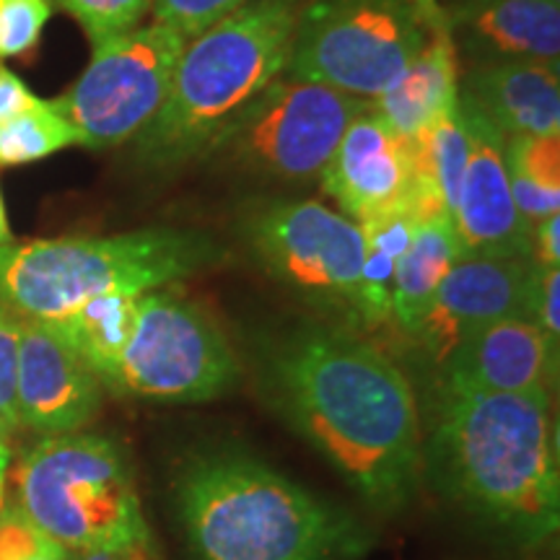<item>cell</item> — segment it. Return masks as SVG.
<instances>
[{"mask_svg":"<svg viewBox=\"0 0 560 560\" xmlns=\"http://www.w3.org/2000/svg\"><path fill=\"white\" fill-rule=\"evenodd\" d=\"M268 397L280 416L380 511L408 503L423 467L416 397L371 342L314 327L268 359Z\"/></svg>","mask_w":560,"mask_h":560,"instance_id":"1","label":"cell"},{"mask_svg":"<svg viewBox=\"0 0 560 560\" xmlns=\"http://www.w3.org/2000/svg\"><path fill=\"white\" fill-rule=\"evenodd\" d=\"M550 395H444L423 454L446 499L527 545L560 520Z\"/></svg>","mask_w":560,"mask_h":560,"instance_id":"2","label":"cell"},{"mask_svg":"<svg viewBox=\"0 0 560 560\" xmlns=\"http://www.w3.org/2000/svg\"><path fill=\"white\" fill-rule=\"evenodd\" d=\"M174 501L198 560H359L369 550L353 514L244 452L195 454Z\"/></svg>","mask_w":560,"mask_h":560,"instance_id":"3","label":"cell"},{"mask_svg":"<svg viewBox=\"0 0 560 560\" xmlns=\"http://www.w3.org/2000/svg\"><path fill=\"white\" fill-rule=\"evenodd\" d=\"M301 0H247L182 50L170 94L140 132L151 164H179L215 145L285 68Z\"/></svg>","mask_w":560,"mask_h":560,"instance_id":"4","label":"cell"},{"mask_svg":"<svg viewBox=\"0 0 560 560\" xmlns=\"http://www.w3.org/2000/svg\"><path fill=\"white\" fill-rule=\"evenodd\" d=\"M219 260L206 236L145 229L0 244V304L19 317L55 322L104 293H149Z\"/></svg>","mask_w":560,"mask_h":560,"instance_id":"5","label":"cell"},{"mask_svg":"<svg viewBox=\"0 0 560 560\" xmlns=\"http://www.w3.org/2000/svg\"><path fill=\"white\" fill-rule=\"evenodd\" d=\"M16 488L19 509L70 552L153 545L130 462L107 436H45L21 459Z\"/></svg>","mask_w":560,"mask_h":560,"instance_id":"6","label":"cell"},{"mask_svg":"<svg viewBox=\"0 0 560 560\" xmlns=\"http://www.w3.org/2000/svg\"><path fill=\"white\" fill-rule=\"evenodd\" d=\"M412 0H317L301 11L285 68L355 100H380L429 39Z\"/></svg>","mask_w":560,"mask_h":560,"instance_id":"7","label":"cell"},{"mask_svg":"<svg viewBox=\"0 0 560 560\" xmlns=\"http://www.w3.org/2000/svg\"><path fill=\"white\" fill-rule=\"evenodd\" d=\"M240 361L210 314L170 291L138 299V322L109 389L151 402L195 405L221 397Z\"/></svg>","mask_w":560,"mask_h":560,"instance_id":"8","label":"cell"},{"mask_svg":"<svg viewBox=\"0 0 560 560\" xmlns=\"http://www.w3.org/2000/svg\"><path fill=\"white\" fill-rule=\"evenodd\" d=\"M187 39L153 21L94 47V58L55 109L73 125L79 145L112 149L143 132L170 94Z\"/></svg>","mask_w":560,"mask_h":560,"instance_id":"9","label":"cell"},{"mask_svg":"<svg viewBox=\"0 0 560 560\" xmlns=\"http://www.w3.org/2000/svg\"><path fill=\"white\" fill-rule=\"evenodd\" d=\"M366 107L317 81H272L215 145H229L244 164L272 177L310 179L325 172L348 125Z\"/></svg>","mask_w":560,"mask_h":560,"instance_id":"10","label":"cell"},{"mask_svg":"<svg viewBox=\"0 0 560 560\" xmlns=\"http://www.w3.org/2000/svg\"><path fill=\"white\" fill-rule=\"evenodd\" d=\"M252 249L291 289L340 301L359 317L366 240L355 221L314 200L276 202L249 226Z\"/></svg>","mask_w":560,"mask_h":560,"instance_id":"11","label":"cell"},{"mask_svg":"<svg viewBox=\"0 0 560 560\" xmlns=\"http://www.w3.org/2000/svg\"><path fill=\"white\" fill-rule=\"evenodd\" d=\"M470 130V159L452 213L462 257L532 260V226L516 210L506 170V138L459 96Z\"/></svg>","mask_w":560,"mask_h":560,"instance_id":"12","label":"cell"},{"mask_svg":"<svg viewBox=\"0 0 560 560\" xmlns=\"http://www.w3.org/2000/svg\"><path fill=\"white\" fill-rule=\"evenodd\" d=\"M532 270V260L462 257L439 283L429 312L410 338L433 361L444 363L454 346L480 327L509 317L529 319Z\"/></svg>","mask_w":560,"mask_h":560,"instance_id":"13","label":"cell"},{"mask_svg":"<svg viewBox=\"0 0 560 560\" xmlns=\"http://www.w3.org/2000/svg\"><path fill=\"white\" fill-rule=\"evenodd\" d=\"M16 402L21 425L62 436L94 420L102 382L47 322L21 317Z\"/></svg>","mask_w":560,"mask_h":560,"instance_id":"14","label":"cell"},{"mask_svg":"<svg viewBox=\"0 0 560 560\" xmlns=\"http://www.w3.org/2000/svg\"><path fill=\"white\" fill-rule=\"evenodd\" d=\"M322 177L325 190L359 226L387 210L408 208L412 192L410 140L397 136L374 107H366L348 125Z\"/></svg>","mask_w":560,"mask_h":560,"instance_id":"15","label":"cell"},{"mask_svg":"<svg viewBox=\"0 0 560 560\" xmlns=\"http://www.w3.org/2000/svg\"><path fill=\"white\" fill-rule=\"evenodd\" d=\"M441 366L444 395L552 392L558 350L550 348L535 322L509 317L467 335Z\"/></svg>","mask_w":560,"mask_h":560,"instance_id":"16","label":"cell"},{"mask_svg":"<svg viewBox=\"0 0 560 560\" xmlns=\"http://www.w3.org/2000/svg\"><path fill=\"white\" fill-rule=\"evenodd\" d=\"M462 100L503 138L560 136L558 68L499 60L475 70Z\"/></svg>","mask_w":560,"mask_h":560,"instance_id":"17","label":"cell"},{"mask_svg":"<svg viewBox=\"0 0 560 560\" xmlns=\"http://www.w3.org/2000/svg\"><path fill=\"white\" fill-rule=\"evenodd\" d=\"M459 102V55L450 21L433 26L402 75L376 100L374 112L397 136L416 138Z\"/></svg>","mask_w":560,"mask_h":560,"instance_id":"18","label":"cell"},{"mask_svg":"<svg viewBox=\"0 0 560 560\" xmlns=\"http://www.w3.org/2000/svg\"><path fill=\"white\" fill-rule=\"evenodd\" d=\"M457 21L503 60L558 68L560 11L552 0H470Z\"/></svg>","mask_w":560,"mask_h":560,"instance_id":"19","label":"cell"},{"mask_svg":"<svg viewBox=\"0 0 560 560\" xmlns=\"http://www.w3.org/2000/svg\"><path fill=\"white\" fill-rule=\"evenodd\" d=\"M462 260L457 231L450 215L420 223L410 247L397 260L395 289H392V317L405 335L429 312L439 283L454 262Z\"/></svg>","mask_w":560,"mask_h":560,"instance_id":"20","label":"cell"},{"mask_svg":"<svg viewBox=\"0 0 560 560\" xmlns=\"http://www.w3.org/2000/svg\"><path fill=\"white\" fill-rule=\"evenodd\" d=\"M136 293H104L89 299L68 317L47 322L66 346L79 353V359L100 376L102 384L112 387L122 353L138 322Z\"/></svg>","mask_w":560,"mask_h":560,"instance_id":"21","label":"cell"},{"mask_svg":"<svg viewBox=\"0 0 560 560\" xmlns=\"http://www.w3.org/2000/svg\"><path fill=\"white\" fill-rule=\"evenodd\" d=\"M79 143L73 125L52 102L37 100L30 109L0 122V166H21L47 159Z\"/></svg>","mask_w":560,"mask_h":560,"instance_id":"22","label":"cell"},{"mask_svg":"<svg viewBox=\"0 0 560 560\" xmlns=\"http://www.w3.org/2000/svg\"><path fill=\"white\" fill-rule=\"evenodd\" d=\"M55 3L79 21L94 47L136 30L138 21L151 9V0H55Z\"/></svg>","mask_w":560,"mask_h":560,"instance_id":"23","label":"cell"},{"mask_svg":"<svg viewBox=\"0 0 560 560\" xmlns=\"http://www.w3.org/2000/svg\"><path fill=\"white\" fill-rule=\"evenodd\" d=\"M50 16V0H0V58L34 50Z\"/></svg>","mask_w":560,"mask_h":560,"instance_id":"24","label":"cell"},{"mask_svg":"<svg viewBox=\"0 0 560 560\" xmlns=\"http://www.w3.org/2000/svg\"><path fill=\"white\" fill-rule=\"evenodd\" d=\"M70 550L45 535L19 506L0 509V560H68Z\"/></svg>","mask_w":560,"mask_h":560,"instance_id":"25","label":"cell"},{"mask_svg":"<svg viewBox=\"0 0 560 560\" xmlns=\"http://www.w3.org/2000/svg\"><path fill=\"white\" fill-rule=\"evenodd\" d=\"M244 3L247 0H151V9L161 24H170L190 42Z\"/></svg>","mask_w":560,"mask_h":560,"instance_id":"26","label":"cell"},{"mask_svg":"<svg viewBox=\"0 0 560 560\" xmlns=\"http://www.w3.org/2000/svg\"><path fill=\"white\" fill-rule=\"evenodd\" d=\"M19 338L21 317L5 304H0V425L9 433L21 425L16 402Z\"/></svg>","mask_w":560,"mask_h":560,"instance_id":"27","label":"cell"},{"mask_svg":"<svg viewBox=\"0 0 560 560\" xmlns=\"http://www.w3.org/2000/svg\"><path fill=\"white\" fill-rule=\"evenodd\" d=\"M558 293H560V270L537 265L532 270V291H529V322H535L550 342L552 350H558L560 340V312H558Z\"/></svg>","mask_w":560,"mask_h":560,"instance_id":"28","label":"cell"},{"mask_svg":"<svg viewBox=\"0 0 560 560\" xmlns=\"http://www.w3.org/2000/svg\"><path fill=\"white\" fill-rule=\"evenodd\" d=\"M37 100L39 96H34L32 91L26 89V83L21 81L11 68H5L3 62H0V122L11 120L19 112L30 109Z\"/></svg>","mask_w":560,"mask_h":560,"instance_id":"29","label":"cell"},{"mask_svg":"<svg viewBox=\"0 0 560 560\" xmlns=\"http://www.w3.org/2000/svg\"><path fill=\"white\" fill-rule=\"evenodd\" d=\"M532 249H537V265L558 268L560 265V215L540 221L535 226V240Z\"/></svg>","mask_w":560,"mask_h":560,"instance_id":"30","label":"cell"},{"mask_svg":"<svg viewBox=\"0 0 560 560\" xmlns=\"http://www.w3.org/2000/svg\"><path fill=\"white\" fill-rule=\"evenodd\" d=\"M68 560H153V545H128L112 550H81L70 552Z\"/></svg>","mask_w":560,"mask_h":560,"instance_id":"31","label":"cell"},{"mask_svg":"<svg viewBox=\"0 0 560 560\" xmlns=\"http://www.w3.org/2000/svg\"><path fill=\"white\" fill-rule=\"evenodd\" d=\"M412 5H416L418 16L425 21V26H429V30H433V26H439V24H446V13L439 9L436 0H412Z\"/></svg>","mask_w":560,"mask_h":560,"instance_id":"32","label":"cell"},{"mask_svg":"<svg viewBox=\"0 0 560 560\" xmlns=\"http://www.w3.org/2000/svg\"><path fill=\"white\" fill-rule=\"evenodd\" d=\"M9 431L0 425V509L5 506L3 503V493H5V475H9V465H11V450H9Z\"/></svg>","mask_w":560,"mask_h":560,"instance_id":"33","label":"cell"},{"mask_svg":"<svg viewBox=\"0 0 560 560\" xmlns=\"http://www.w3.org/2000/svg\"><path fill=\"white\" fill-rule=\"evenodd\" d=\"M11 242V229H9V219H5V208H3V198H0V244Z\"/></svg>","mask_w":560,"mask_h":560,"instance_id":"34","label":"cell"},{"mask_svg":"<svg viewBox=\"0 0 560 560\" xmlns=\"http://www.w3.org/2000/svg\"><path fill=\"white\" fill-rule=\"evenodd\" d=\"M552 3H560V0H552Z\"/></svg>","mask_w":560,"mask_h":560,"instance_id":"35","label":"cell"}]
</instances>
